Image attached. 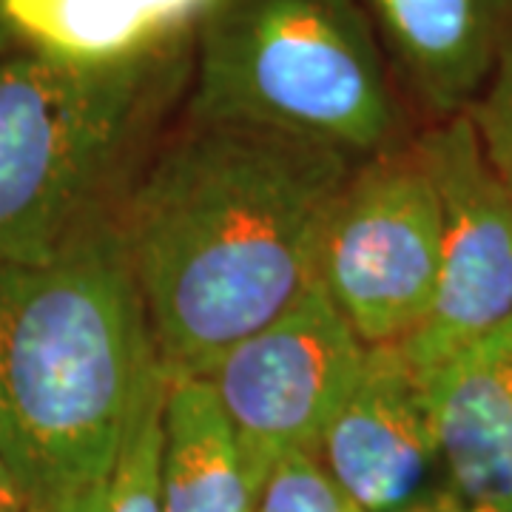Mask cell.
<instances>
[{"instance_id": "9c48e42d", "label": "cell", "mask_w": 512, "mask_h": 512, "mask_svg": "<svg viewBox=\"0 0 512 512\" xmlns=\"http://www.w3.org/2000/svg\"><path fill=\"white\" fill-rule=\"evenodd\" d=\"M421 382L447 490L512 512V316L424 370Z\"/></svg>"}, {"instance_id": "8fae6325", "label": "cell", "mask_w": 512, "mask_h": 512, "mask_svg": "<svg viewBox=\"0 0 512 512\" xmlns=\"http://www.w3.org/2000/svg\"><path fill=\"white\" fill-rule=\"evenodd\" d=\"M160 478L163 512H256L262 490L205 376L168 379Z\"/></svg>"}, {"instance_id": "7c38bea8", "label": "cell", "mask_w": 512, "mask_h": 512, "mask_svg": "<svg viewBox=\"0 0 512 512\" xmlns=\"http://www.w3.org/2000/svg\"><path fill=\"white\" fill-rule=\"evenodd\" d=\"M0 12L32 52L86 66L123 63L171 37L143 0H0Z\"/></svg>"}, {"instance_id": "9a60e30c", "label": "cell", "mask_w": 512, "mask_h": 512, "mask_svg": "<svg viewBox=\"0 0 512 512\" xmlns=\"http://www.w3.org/2000/svg\"><path fill=\"white\" fill-rule=\"evenodd\" d=\"M467 114L473 120L487 163L493 165L498 180L512 194V40Z\"/></svg>"}, {"instance_id": "5bb4252c", "label": "cell", "mask_w": 512, "mask_h": 512, "mask_svg": "<svg viewBox=\"0 0 512 512\" xmlns=\"http://www.w3.org/2000/svg\"><path fill=\"white\" fill-rule=\"evenodd\" d=\"M256 512H365L311 453H291L265 481Z\"/></svg>"}, {"instance_id": "ffe728a7", "label": "cell", "mask_w": 512, "mask_h": 512, "mask_svg": "<svg viewBox=\"0 0 512 512\" xmlns=\"http://www.w3.org/2000/svg\"><path fill=\"white\" fill-rule=\"evenodd\" d=\"M15 40H18V37L12 32V26L6 23V18H3V12H0V57L9 55V49H12Z\"/></svg>"}, {"instance_id": "6da1fadb", "label": "cell", "mask_w": 512, "mask_h": 512, "mask_svg": "<svg viewBox=\"0 0 512 512\" xmlns=\"http://www.w3.org/2000/svg\"><path fill=\"white\" fill-rule=\"evenodd\" d=\"M356 163L336 148L185 117L120 214L165 376H205L319 276Z\"/></svg>"}, {"instance_id": "7a4b0ae2", "label": "cell", "mask_w": 512, "mask_h": 512, "mask_svg": "<svg viewBox=\"0 0 512 512\" xmlns=\"http://www.w3.org/2000/svg\"><path fill=\"white\" fill-rule=\"evenodd\" d=\"M154 353L120 214L0 262V456L29 512L109 481Z\"/></svg>"}, {"instance_id": "52a82bcc", "label": "cell", "mask_w": 512, "mask_h": 512, "mask_svg": "<svg viewBox=\"0 0 512 512\" xmlns=\"http://www.w3.org/2000/svg\"><path fill=\"white\" fill-rule=\"evenodd\" d=\"M441 202V271L433 308L402 342L416 370L512 316V194L487 163L470 114L413 137Z\"/></svg>"}, {"instance_id": "30bf717a", "label": "cell", "mask_w": 512, "mask_h": 512, "mask_svg": "<svg viewBox=\"0 0 512 512\" xmlns=\"http://www.w3.org/2000/svg\"><path fill=\"white\" fill-rule=\"evenodd\" d=\"M393 74L433 120L467 114L512 40V0H359Z\"/></svg>"}, {"instance_id": "8992f818", "label": "cell", "mask_w": 512, "mask_h": 512, "mask_svg": "<svg viewBox=\"0 0 512 512\" xmlns=\"http://www.w3.org/2000/svg\"><path fill=\"white\" fill-rule=\"evenodd\" d=\"M365 353L367 345L316 276L285 311L248 333L205 373L259 490L285 456H316Z\"/></svg>"}, {"instance_id": "d6986e66", "label": "cell", "mask_w": 512, "mask_h": 512, "mask_svg": "<svg viewBox=\"0 0 512 512\" xmlns=\"http://www.w3.org/2000/svg\"><path fill=\"white\" fill-rule=\"evenodd\" d=\"M0 512H29L26 498L20 493L18 481L12 476V470L6 467L3 456H0Z\"/></svg>"}, {"instance_id": "ba28073f", "label": "cell", "mask_w": 512, "mask_h": 512, "mask_svg": "<svg viewBox=\"0 0 512 512\" xmlns=\"http://www.w3.org/2000/svg\"><path fill=\"white\" fill-rule=\"evenodd\" d=\"M316 458L365 512H404L433 493L439 447L421 373L402 345L367 348Z\"/></svg>"}, {"instance_id": "4fadbf2b", "label": "cell", "mask_w": 512, "mask_h": 512, "mask_svg": "<svg viewBox=\"0 0 512 512\" xmlns=\"http://www.w3.org/2000/svg\"><path fill=\"white\" fill-rule=\"evenodd\" d=\"M165 376L157 353L143 367L123 444L109 476L106 512H163V404Z\"/></svg>"}, {"instance_id": "2e32d148", "label": "cell", "mask_w": 512, "mask_h": 512, "mask_svg": "<svg viewBox=\"0 0 512 512\" xmlns=\"http://www.w3.org/2000/svg\"><path fill=\"white\" fill-rule=\"evenodd\" d=\"M143 3L165 35H177L185 29H194L214 0H143Z\"/></svg>"}, {"instance_id": "e0dca14e", "label": "cell", "mask_w": 512, "mask_h": 512, "mask_svg": "<svg viewBox=\"0 0 512 512\" xmlns=\"http://www.w3.org/2000/svg\"><path fill=\"white\" fill-rule=\"evenodd\" d=\"M106 495H109V481L106 484H97L92 490H83V493L69 495L57 504L49 507H40L32 512H106Z\"/></svg>"}, {"instance_id": "5b68a950", "label": "cell", "mask_w": 512, "mask_h": 512, "mask_svg": "<svg viewBox=\"0 0 512 512\" xmlns=\"http://www.w3.org/2000/svg\"><path fill=\"white\" fill-rule=\"evenodd\" d=\"M441 202L416 140L356 163L330 214L319 279L367 348L407 342L433 308Z\"/></svg>"}, {"instance_id": "ac0fdd59", "label": "cell", "mask_w": 512, "mask_h": 512, "mask_svg": "<svg viewBox=\"0 0 512 512\" xmlns=\"http://www.w3.org/2000/svg\"><path fill=\"white\" fill-rule=\"evenodd\" d=\"M404 512H498V510L478 507V504H467V501H461L456 493H450V490L444 487V490H433V493H427L421 501H416L413 507H407Z\"/></svg>"}, {"instance_id": "277c9868", "label": "cell", "mask_w": 512, "mask_h": 512, "mask_svg": "<svg viewBox=\"0 0 512 512\" xmlns=\"http://www.w3.org/2000/svg\"><path fill=\"white\" fill-rule=\"evenodd\" d=\"M185 117L242 123L353 160L402 146V86L359 0H214L194 26Z\"/></svg>"}, {"instance_id": "3957f363", "label": "cell", "mask_w": 512, "mask_h": 512, "mask_svg": "<svg viewBox=\"0 0 512 512\" xmlns=\"http://www.w3.org/2000/svg\"><path fill=\"white\" fill-rule=\"evenodd\" d=\"M194 29L109 66L0 57V262L46 259L109 214L111 183L191 86Z\"/></svg>"}]
</instances>
